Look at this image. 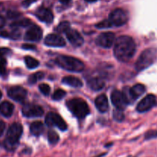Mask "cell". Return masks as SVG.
I'll return each instance as SVG.
<instances>
[{"mask_svg":"<svg viewBox=\"0 0 157 157\" xmlns=\"http://www.w3.org/2000/svg\"><path fill=\"white\" fill-rule=\"evenodd\" d=\"M67 107L78 119L82 120L90 113V108L87 103L81 98H73L66 103Z\"/></svg>","mask_w":157,"mask_h":157,"instance_id":"277c9868","label":"cell"},{"mask_svg":"<svg viewBox=\"0 0 157 157\" xmlns=\"http://www.w3.org/2000/svg\"><path fill=\"white\" fill-rule=\"evenodd\" d=\"M2 92L0 91V99L2 98Z\"/></svg>","mask_w":157,"mask_h":157,"instance_id":"ee69618b","label":"cell"},{"mask_svg":"<svg viewBox=\"0 0 157 157\" xmlns=\"http://www.w3.org/2000/svg\"><path fill=\"white\" fill-rule=\"evenodd\" d=\"M113 117L117 122H122L124 120V113L122 110L116 108L113 112Z\"/></svg>","mask_w":157,"mask_h":157,"instance_id":"83f0119b","label":"cell"},{"mask_svg":"<svg viewBox=\"0 0 157 157\" xmlns=\"http://www.w3.org/2000/svg\"><path fill=\"white\" fill-rule=\"evenodd\" d=\"M44 130V125L40 121H35L33 122L30 126V131L32 135L35 136H38L43 133Z\"/></svg>","mask_w":157,"mask_h":157,"instance_id":"44dd1931","label":"cell"},{"mask_svg":"<svg viewBox=\"0 0 157 157\" xmlns=\"http://www.w3.org/2000/svg\"><path fill=\"white\" fill-rule=\"evenodd\" d=\"M87 84L90 89L95 90V91H98V90H101V89L104 88V81L102 78L96 77V78H90L87 81Z\"/></svg>","mask_w":157,"mask_h":157,"instance_id":"d6986e66","label":"cell"},{"mask_svg":"<svg viewBox=\"0 0 157 157\" xmlns=\"http://www.w3.org/2000/svg\"><path fill=\"white\" fill-rule=\"evenodd\" d=\"M62 82L73 87H81L83 86L82 81L79 78L73 76L64 77L62 79Z\"/></svg>","mask_w":157,"mask_h":157,"instance_id":"ffe728a7","label":"cell"},{"mask_svg":"<svg viewBox=\"0 0 157 157\" xmlns=\"http://www.w3.org/2000/svg\"><path fill=\"white\" fill-rule=\"evenodd\" d=\"M0 36L4 37V38H10V34L8 33L7 32H5V31H2V32H0Z\"/></svg>","mask_w":157,"mask_h":157,"instance_id":"ab89813d","label":"cell"},{"mask_svg":"<svg viewBox=\"0 0 157 157\" xmlns=\"http://www.w3.org/2000/svg\"><path fill=\"white\" fill-rule=\"evenodd\" d=\"M6 60L5 58L0 59V75H5L6 73Z\"/></svg>","mask_w":157,"mask_h":157,"instance_id":"836d02e7","label":"cell"},{"mask_svg":"<svg viewBox=\"0 0 157 157\" xmlns=\"http://www.w3.org/2000/svg\"><path fill=\"white\" fill-rule=\"evenodd\" d=\"M5 25H6V19H5L4 17L0 15V29L4 27Z\"/></svg>","mask_w":157,"mask_h":157,"instance_id":"f35d334b","label":"cell"},{"mask_svg":"<svg viewBox=\"0 0 157 157\" xmlns=\"http://www.w3.org/2000/svg\"><path fill=\"white\" fill-rule=\"evenodd\" d=\"M27 90L20 86H14L10 87L8 90V95L13 101L22 103L27 98Z\"/></svg>","mask_w":157,"mask_h":157,"instance_id":"9c48e42d","label":"cell"},{"mask_svg":"<svg viewBox=\"0 0 157 157\" xmlns=\"http://www.w3.org/2000/svg\"><path fill=\"white\" fill-rule=\"evenodd\" d=\"M69 29H70V24L67 21H62L56 28V31L58 32H61V33H65Z\"/></svg>","mask_w":157,"mask_h":157,"instance_id":"f1b7e54d","label":"cell"},{"mask_svg":"<svg viewBox=\"0 0 157 157\" xmlns=\"http://www.w3.org/2000/svg\"><path fill=\"white\" fill-rule=\"evenodd\" d=\"M32 23H31V21L29 19H27V18H23V19L19 20V21H15L12 24V28H18V27H28V26L31 25Z\"/></svg>","mask_w":157,"mask_h":157,"instance_id":"4316f807","label":"cell"},{"mask_svg":"<svg viewBox=\"0 0 157 157\" xmlns=\"http://www.w3.org/2000/svg\"><path fill=\"white\" fill-rule=\"evenodd\" d=\"M65 34L69 42L75 47H80L84 44V38L78 31L70 28L68 30H67Z\"/></svg>","mask_w":157,"mask_h":157,"instance_id":"4fadbf2b","label":"cell"},{"mask_svg":"<svg viewBox=\"0 0 157 157\" xmlns=\"http://www.w3.org/2000/svg\"><path fill=\"white\" fill-rule=\"evenodd\" d=\"M23 116L26 117L32 118V117H39L44 114V110L42 107L39 105L33 104H28L23 107L22 110Z\"/></svg>","mask_w":157,"mask_h":157,"instance_id":"ba28073f","label":"cell"},{"mask_svg":"<svg viewBox=\"0 0 157 157\" xmlns=\"http://www.w3.org/2000/svg\"><path fill=\"white\" fill-rule=\"evenodd\" d=\"M112 24L109 20H104V21H101V22L98 23V25H96V27L101 29H109V28H110Z\"/></svg>","mask_w":157,"mask_h":157,"instance_id":"1f68e13d","label":"cell"},{"mask_svg":"<svg viewBox=\"0 0 157 157\" xmlns=\"http://www.w3.org/2000/svg\"><path fill=\"white\" fill-rule=\"evenodd\" d=\"M38 88H39L41 93L43 94L44 96H48V95L50 94L51 87H50V86L48 85V84H44H44H41L39 85V87H38Z\"/></svg>","mask_w":157,"mask_h":157,"instance_id":"4dcf8cb0","label":"cell"},{"mask_svg":"<svg viewBox=\"0 0 157 157\" xmlns=\"http://www.w3.org/2000/svg\"><path fill=\"white\" fill-rule=\"evenodd\" d=\"M11 53V50L8 48H0V59L4 58Z\"/></svg>","mask_w":157,"mask_h":157,"instance_id":"e575fe53","label":"cell"},{"mask_svg":"<svg viewBox=\"0 0 157 157\" xmlns=\"http://www.w3.org/2000/svg\"><path fill=\"white\" fill-rule=\"evenodd\" d=\"M55 62L61 68L71 72H81L84 69V64L76 58L67 55H59Z\"/></svg>","mask_w":157,"mask_h":157,"instance_id":"3957f363","label":"cell"},{"mask_svg":"<svg viewBox=\"0 0 157 157\" xmlns=\"http://www.w3.org/2000/svg\"><path fill=\"white\" fill-rule=\"evenodd\" d=\"M5 129H6V124L3 121H0V137H1L2 135L4 133Z\"/></svg>","mask_w":157,"mask_h":157,"instance_id":"74e56055","label":"cell"},{"mask_svg":"<svg viewBox=\"0 0 157 157\" xmlns=\"http://www.w3.org/2000/svg\"><path fill=\"white\" fill-rule=\"evenodd\" d=\"M136 43L134 40L128 35H122L115 41L114 56L122 62L129 61L136 52Z\"/></svg>","mask_w":157,"mask_h":157,"instance_id":"6da1fadb","label":"cell"},{"mask_svg":"<svg viewBox=\"0 0 157 157\" xmlns=\"http://www.w3.org/2000/svg\"><path fill=\"white\" fill-rule=\"evenodd\" d=\"M60 1H61V2L64 3V4H67V3H68L71 0H60Z\"/></svg>","mask_w":157,"mask_h":157,"instance_id":"b9f144b4","label":"cell"},{"mask_svg":"<svg viewBox=\"0 0 157 157\" xmlns=\"http://www.w3.org/2000/svg\"><path fill=\"white\" fill-rule=\"evenodd\" d=\"M7 15L9 18H17V17L20 15V13H18V12H14V11H9V12L7 13Z\"/></svg>","mask_w":157,"mask_h":157,"instance_id":"d590c367","label":"cell"},{"mask_svg":"<svg viewBox=\"0 0 157 157\" xmlns=\"http://www.w3.org/2000/svg\"><path fill=\"white\" fill-rule=\"evenodd\" d=\"M110 99H111V102L113 103V106H115L116 108L122 110L125 109L126 106H127V103L124 101L122 92L119 91L117 90H113L111 95H110Z\"/></svg>","mask_w":157,"mask_h":157,"instance_id":"9a60e30c","label":"cell"},{"mask_svg":"<svg viewBox=\"0 0 157 157\" xmlns=\"http://www.w3.org/2000/svg\"><path fill=\"white\" fill-rule=\"evenodd\" d=\"M122 94L124 98V101H125V102L127 103V104H132V103H133L135 101H136V100L133 98L131 92H130V87H124V90H123Z\"/></svg>","mask_w":157,"mask_h":157,"instance_id":"603a6c76","label":"cell"},{"mask_svg":"<svg viewBox=\"0 0 157 157\" xmlns=\"http://www.w3.org/2000/svg\"><path fill=\"white\" fill-rule=\"evenodd\" d=\"M95 106H96L97 109L101 113L107 111V110L109 109V103L107 96L105 94L99 95L95 99Z\"/></svg>","mask_w":157,"mask_h":157,"instance_id":"e0dca14e","label":"cell"},{"mask_svg":"<svg viewBox=\"0 0 157 157\" xmlns=\"http://www.w3.org/2000/svg\"><path fill=\"white\" fill-rule=\"evenodd\" d=\"M23 133L22 126L19 123H14L9 127L4 141V147L8 151H14L18 145Z\"/></svg>","mask_w":157,"mask_h":157,"instance_id":"7a4b0ae2","label":"cell"},{"mask_svg":"<svg viewBox=\"0 0 157 157\" xmlns=\"http://www.w3.org/2000/svg\"><path fill=\"white\" fill-rule=\"evenodd\" d=\"M115 39V35L113 32H107L100 34L99 36L97 38L96 43L98 45L104 48H109L113 44Z\"/></svg>","mask_w":157,"mask_h":157,"instance_id":"8fae6325","label":"cell"},{"mask_svg":"<svg viewBox=\"0 0 157 157\" xmlns=\"http://www.w3.org/2000/svg\"><path fill=\"white\" fill-rule=\"evenodd\" d=\"M48 140L49 144H52V145H55L59 141V136L55 131L50 130L48 133Z\"/></svg>","mask_w":157,"mask_h":157,"instance_id":"d4e9b609","label":"cell"},{"mask_svg":"<svg viewBox=\"0 0 157 157\" xmlns=\"http://www.w3.org/2000/svg\"><path fill=\"white\" fill-rule=\"evenodd\" d=\"M66 95V92L64 90H61V89H58L57 90H55V92L54 93L52 98L55 101H60L62 98H64V97Z\"/></svg>","mask_w":157,"mask_h":157,"instance_id":"f546056e","label":"cell"},{"mask_svg":"<svg viewBox=\"0 0 157 157\" xmlns=\"http://www.w3.org/2000/svg\"><path fill=\"white\" fill-rule=\"evenodd\" d=\"M42 38V30L36 25H31L25 35V40L27 41H39Z\"/></svg>","mask_w":157,"mask_h":157,"instance_id":"7c38bea8","label":"cell"},{"mask_svg":"<svg viewBox=\"0 0 157 157\" xmlns=\"http://www.w3.org/2000/svg\"><path fill=\"white\" fill-rule=\"evenodd\" d=\"M156 102V98L153 94H148L143 98L136 106V110L139 113H145L148 111L153 107H154Z\"/></svg>","mask_w":157,"mask_h":157,"instance_id":"30bf717a","label":"cell"},{"mask_svg":"<svg viewBox=\"0 0 157 157\" xmlns=\"http://www.w3.org/2000/svg\"><path fill=\"white\" fill-rule=\"evenodd\" d=\"M109 21L115 26H122L128 21L127 13L121 9H116L110 12L109 15Z\"/></svg>","mask_w":157,"mask_h":157,"instance_id":"52a82bcc","label":"cell"},{"mask_svg":"<svg viewBox=\"0 0 157 157\" xmlns=\"http://www.w3.org/2000/svg\"><path fill=\"white\" fill-rule=\"evenodd\" d=\"M146 91V87L144 84H135L133 87L130 88V92H131L132 95H133V98L135 100L137 99L140 96H142Z\"/></svg>","mask_w":157,"mask_h":157,"instance_id":"7402d4cb","label":"cell"},{"mask_svg":"<svg viewBox=\"0 0 157 157\" xmlns=\"http://www.w3.org/2000/svg\"><path fill=\"white\" fill-rule=\"evenodd\" d=\"M157 138V130H150L147 132L145 134L146 140H150L156 139Z\"/></svg>","mask_w":157,"mask_h":157,"instance_id":"d6a6232c","label":"cell"},{"mask_svg":"<svg viewBox=\"0 0 157 157\" xmlns=\"http://www.w3.org/2000/svg\"><path fill=\"white\" fill-rule=\"evenodd\" d=\"M25 62L28 68L29 69H35L39 65V61L31 56H26L25 58Z\"/></svg>","mask_w":157,"mask_h":157,"instance_id":"cb8c5ba5","label":"cell"},{"mask_svg":"<svg viewBox=\"0 0 157 157\" xmlns=\"http://www.w3.org/2000/svg\"><path fill=\"white\" fill-rule=\"evenodd\" d=\"M45 124L48 127H57L59 130L64 131L67 129V126L63 118L58 113L50 112L45 117Z\"/></svg>","mask_w":157,"mask_h":157,"instance_id":"8992f818","label":"cell"},{"mask_svg":"<svg viewBox=\"0 0 157 157\" xmlns=\"http://www.w3.org/2000/svg\"><path fill=\"white\" fill-rule=\"evenodd\" d=\"M35 0H25V1H24V2L22 3L23 6H25V7H28L29 6H30L31 4H32V2H34Z\"/></svg>","mask_w":157,"mask_h":157,"instance_id":"60d3db41","label":"cell"},{"mask_svg":"<svg viewBox=\"0 0 157 157\" xmlns=\"http://www.w3.org/2000/svg\"><path fill=\"white\" fill-rule=\"evenodd\" d=\"M44 44L50 47H64L66 42L64 38L56 34H49L44 38Z\"/></svg>","mask_w":157,"mask_h":157,"instance_id":"5bb4252c","label":"cell"},{"mask_svg":"<svg viewBox=\"0 0 157 157\" xmlns=\"http://www.w3.org/2000/svg\"><path fill=\"white\" fill-rule=\"evenodd\" d=\"M85 1H87V2H94L97 0H85Z\"/></svg>","mask_w":157,"mask_h":157,"instance_id":"7bdbcfd3","label":"cell"},{"mask_svg":"<svg viewBox=\"0 0 157 157\" xmlns=\"http://www.w3.org/2000/svg\"><path fill=\"white\" fill-rule=\"evenodd\" d=\"M14 111V105L9 101H3L0 104V113L5 117H10Z\"/></svg>","mask_w":157,"mask_h":157,"instance_id":"ac0fdd59","label":"cell"},{"mask_svg":"<svg viewBox=\"0 0 157 157\" xmlns=\"http://www.w3.org/2000/svg\"><path fill=\"white\" fill-rule=\"evenodd\" d=\"M44 77V74L43 73V72L38 71L37 72V73L30 75V76L29 77V80H28V81H29V84H35L38 80L43 79Z\"/></svg>","mask_w":157,"mask_h":157,"instance_id":"484cf974","label":"cell"},{"mask_svg":"<svg viewBox=\"0 0 157 157\" xmlns=\"http://www.w3.org/2000/svg\"><path fill=\"white\" fill-rule=\"evenodd\" d=\"M22 48L26 49V50H35L36 47L35 45H32V44H25L22 45Z\"/></svg>","mask_w":157,"mask_h":157,"instance_id":"8d00e7d4","label":"cell"},{"mask_svg":"<svg viewBox=\"0 0 157 157\" xmlns=\"http://www.w3.org/2000/svg\"><path fill=\"white\" fill-rule=\"evenodd\" d=\"M156 58L157 49L154 48H150L144 50L140 55L136 64H135V67H136V71H141L147 69L156 61Z\"/></svg>","mask_w":157,"mask_h":157,"instance_id":"5b68a950","label":"cell"},{"mask_svg":"<svg viewBox=\"0 0 157 157\" xmlns=\"http://www.w3.org/2000/svg\"><path fill=\"white\" fill-rule=\"evenodd\" d=\"M35 15L40 21L48 23V24L52 23L54 20V15L52 11L47 8H39L35 12Z\"/></svg>","mask_w":157,"mask_h":157,"instance_id":"2e32d148","label":"cell"}]
</instances>
